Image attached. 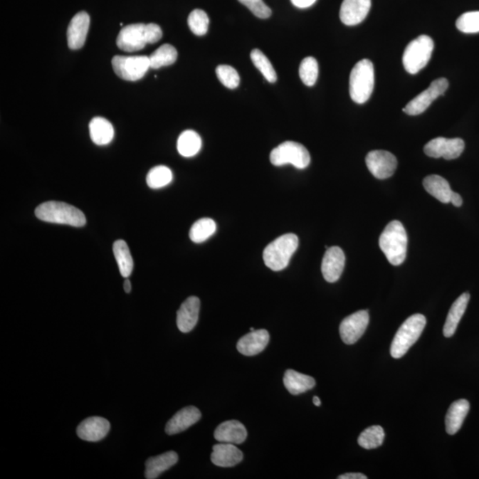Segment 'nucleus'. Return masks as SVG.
<instances>
[{
    "label": "nucleus",
    "mask_w": 479,
    "mask_h": 479,
    "mask_svg": "<svg viewBox=\"0 0 479 479\" xmlns=\"http://www.w3.org/2000/svg\"><path fill=\"white\" fill-rule=\"evenodd\" d=\"M295 6L298 9H307L316 2V0H291Z\"/></svg>",
    "instance_id": "a19ab883"
},
{
    "label": "nucleus",
    "mask_w": 479,
    "mask_h": 479,
    "mask_svg": "<svg viewBox=\"0 0 479 479\" xmlns=\"http://www.w3.org/2000/svg\"><path fill=\"white\" fill-rule=\"evenodd\" d=\"M381 251L392 265H401L406 257L408 235L401 222L394 221L386 226L379 239Z\"/></svg>",
    "instance_id": "7ed1b4c3"
},
{
    "label": "nucleus",
    "mask_w": 479,
    "mask_h": 479,
    "mask_svg": "<svg viewBox=\"0 0 479 479\" xmlns=\"http://www.w3.org/2000/svg\"><path fill=\"white\" fill-rule=\"evenodd\" d=\"M247 430L239 421L230 420L219 424L214 432V437L219 442L230 444H241L247 438Z\"/></svg>",
    "instance_id": "aec40b11"
},
{
    "label": "nucleus",
    "mask_w": 479,
    "mask_h": 479,
    "mask_svg": "<svg viewBox=\"0 0 479 479\" xmlns=\"http://www.w3.org/2000/svg\"><path fill=\"white\" fill-rule=\"evenodd\" d=\"M384 441V431L379 425H374L362 432L358 438V443L365 449H374L383 445Z\"/></svg>",
    "instance_id": "473e14b6"
},
{
    "label": "nucleus",
    "mask_w": 479,
    "mask_h": 479,
    "mask_svg": "<svg viewBox=\"0 0 479 479\" xmlns=\"http://www.w3.org/2000/svg\"><path fill=\"white\" fill-rule=\"evenodd\" d=\"M238 1L260 19H268L271 16V9L263 0H238Z\"/></svg>",
    "instance_id": "ea45409f"
},
{
    "label": "nucleus",
    "mask_w": 479,
    "mask_h": 479,
    "mask_svg": "<svg viewBox=\"0 0 479 479\" xmlns=\"http://www.w3.org/2000/svg\"><path fill=\"white\" fill-rule=\"evenodd\" d=\"M434 49V42L431 37L421 35L414 39L406 46L403 53V65L409 74L415 75L426 66Z\"/></svg>",
    "instance_id": "0eeeda50"
},
{
    "label": "nucleus",
    "mask_w": 479,
    "mask_h": 479,
    "mask_svg": "<svg viewBox=\"0 0 479 479\" xmlns=\"http://www.w3.org/2000/svg\"><path fill=\"white\" fill-rule=\"evenodd\" d=\"M110 430L109 421L102 417L93 416L83 421L78 425L77 433L83 441L97 442L105 438Z\"/></svg>",
    "instance_id": "dca6fc26"
},
{
    "label": "nucleus",
    "mask_w": 479,
    "mask_h": 479,
    "mask_svg": "<svg viewBox=\"0 0 479 479\" xmlns=\"http://www.w3.org/2000/svg\"><path fill=\"white\" fill-rule=\"evenodd\" d=\"M448 88V79L444 78L436 79L425 91L406 104L403 111L409 116H417L423 113L436 99L444 95Z\"/></svg>",
    "instance_id": "9d476101"
},
{
    "label": "nucleus",
    "mask_w": 479,
    "mask_h": 479,
    "mask_svg": "<svg viewBox=\"0 0 479 479\" xmlns=\"http://www.w3.org/2000/svg\"><path fill=\"white\" fill-rule=\"evenodd\" d=\"M36 217L42 221L53 224L68 225L82 228L86 224V218L83 211L70 204L61 201H46L36 209Z\"/></svg>",
    "instance_id": "f03ea898"
},
{
    "label": "nucleus",
    "mask_w": 479,
    "mask_h": 479,
    "mask_svg": "<svg viewBox=\"0 0 479 479\" xmlns=\"http://www.w3.org/2000/svg\"><path fill=\"white\" fill-rule=\"evenodd\" d=\"M371 0H344L340 9L342 23L354 26L362 23L369 13Z\"/></svg>",
    "instance_id": "f3484780"
},
{
    "label": "nucleus",
    "mask_w": 479,
    "mask_h": 479,
    "mask_svg": "<svg viewBox=\"0 0 479 479\" xmlns=\"http://www.w3.org/2000/svg\"><path fill=\"white\" fill-rule=\"evenodd\" d=\"M319 75V65L313 57H306L301 61L300 77L305 85H315Z\"/></svg>",
    "instance_id": "c9c22d12"
},
{
    "label": "nucleus",
    "mask_w": 479,
    "mask_h": 479,
    "mask_svg": "<svg viewBox=\"0 0 479 479\" xmlns=\"http://www.w3.org/2000/svg\"><path fill=\"white\" fill-rule=\"evenodd\" d=\"M426 325V318L423 315L410 316L399 327L392 341L391 354L392 358L401 359L419 339Z\"/></svg>",
    "instance_id": "39448f33"
},
{
    "label": "nucleus",
    "mask_w": 479,
    "mask_h": 479,
    "mask_svg": "<svg viewBox=\"0 0 479 479\" xmlns=\"http://www.w3.org/2000/svg\"><path fill=\"white\" fill-rule=\"evenodd\" d=\"M212 463L216 466L228 468L240 463L243 459V453L238 448L230 443L215 445L211 456Z\"/></svg>",
    "instance_id": "412c9836"
},
{
    "label": "nucleus",
    "mask_w": 479,
    "mask_h": 479,
    "mask_svg": "<svg viewBox=\"0 0 479 479\" xmlns=\"http://www.w3.org/2000/svg\"><path fill=\"white\" fill-rule=\"evenodd\" d=\"M298 247V237L294 233L280 236L265 248L263 258L265 265L273 271H282L289 265L290 258Z\"/></svg>",
    "instance_id": "20e7f679"
},
{
    "label": "nucleus",
    "mask_w": 479,
    "mask_h": 479,
    "mask_svg": "<svg viewBox=\"0 0 479 479\" xmlns=\"http://www.w3.org/2000/svg\"><path fill=\"white\" fill-rule=\"evenodd\" d=\"M112 66L115 73L126 81L140 80L151 68L147 56H115Z\"/></svg>",
    "instance_id": "1a4fd4ad"
},
{
    "label": "nucleus",
    "mask_w": 479,
    "mask_h": 479,
    "mask_svg": "<svg viewBox=\"0 0 479 479\" xmlns=\"http://www.w3.org/2000/svg\"><path fill=\"white\" fill-rule=\"evenodd\" d=\"M425 190L443 204H449L453 191L448 180L438 175L427 176L423 179Z\"/></svg>",
    "instance_id": "cd10ccee"
},
{
    "label": "nucleus",
    "mask_w": 479,
    "mask_h": 479,
    "mask_svg": "<svg viewBox=\"0 0 479 479\" xmlns=\"http://www.w3.org/2000/svg\"><path fill=\"white\" fill-rule=\"evenodd\" d=\"M269 333L265 330L251 331L237 343V350L246 356H254L265 350L269 343Z\"/></svg>",
    "instance_id": "6ab92c4d"
},
{
    "label": "nucleus",
    "mask_w": 479,
    "mask_h": 479,
    "mask_svg": "<svg viewBox=\"0 0 479 479\" xmlns=\"http://www.w3.org/2000/svg\"><path fill=\"white\" fill-rule=\"evenodd\" d=\"M345 265V256L341 248L334 246L327 248L322 264L324 279L333 283L340 279Z\"/></svg>",
    "instance_id": "4468645a"
},
{
    "label": "nucleus",
    "mask_w": 479,
    "mask_h": 479,
    "mask_svg": "<svg viewBox=\"0 0 479 479\" xmlns=\"http://www.w3.org/2000/svg\"><path fill=\"white\" fill-rule=\"evenodd\" d=\"M339 479H367V477L362 473H347L338 477Z\"/></svg>",
    "instance_id": "37998d69"
},
{
    "label": "nucleus",
    "mask_w": 479,
    "mask_h": 479,
    "mask_svg": "<svg viewBox=\"0 0 479 479\" xmlns=\"http://www.w3.org/2000/svg\"><path fill=\"white\" fill-rule=\"evenodd\" d=\"M366 164L374 177L385 179L394 174L398 161L394 154L388 151L374 150L367 154Z\"/></svg>",
    "instance_id": "f8f14e48"
},
{
    "label": "nucleus",
    "mask_w": 479,
    "mask_h": 479,
    "mask_svg": "<svg viewBox=\"0 0 479 479\" xmlns=\"http://www.w3.org/2000/svg\"><path fill=\"white\" fill-rule=\"evenodd\" d=\"M270 161L275 167L290 164L298 169H305L311 162V157L302 144L285 142L272 151Z\"/></svg>",
    "instance_id": "6e6552de"
},
{
    "label": "nucleus",
    "mask_w": 479,
    "mask_h": 479,
    "mask_svg": "<svg viewBox=\"0 0 479 479\" xmlns=\"http://www.w3.org/2000/svg\"><path fill=\"white\" fill-rule=\"evenodd\" d=\"M374 70L372 61L364 59L355 65L350 75V95L352 100L363 104L374 91Z\"/></svg>",
    "instance_id": "423d86ee"
},
{
    "label": "nucleus",
    "mask_w": 479,
    "mask_h": 479,
    "mask_svg": "<svg viewBox=\"0 0 479 479\" xmlns=\"http://www.w3.org/2000/svg\"><path fill=\"white\" fill-rule=\"evenodd\" d=\"M90 136L93 143L105 146L112 142L114 128L110 121L103 117H95L89 125Z\"/></svg>",
    "instance_id": "bb28decb"
},
{
    "label": "nucleus",
    "mask_w": 479,
    "mask_h": 479,
    "mask_svg": "<svg viewBox=\"0 0 479 479\" xmlns=\"http://www.w3.org/2000/svg\"><path fill=\"white\" fill-rule=\"evenodd\" d=\"M254 330H255L254 327H251V331H254Z\"/></svg>",
    "instance_id": "49530a36"
},
{
    "label": "nucleus",
    "mask_w": 479,
    "mask_h": 479,
    "mask_svg": "<svg viewBox=\"0 0 479 479\" xmlns=\"http://www.w3.org/2000/svg\"><path fill=\"white\" fill-rule=\"evenodd\" d=\"M470 408V402L466 399H459L450 406L446 416V431L449 435H455L460 431Z\"/></svg>",
    "instance_id": "5701e85b"
},
{
    "label": "nucleus",
    "mask_w": 479,
    "mask_h": 479,
    "mask_svg": "<svg viewBox=\"0 0 479 479\" xmlns=\"http://www.w3.org/2000/svg\"><path fill=\"white\" fill-rule=\"evenodd\" d=\"M178 151L184 157H192L199 152L201 147V139L194 131L187 130L179 135Z\"/></svg>",
    "instance_id": "c756f323"
},
{
    "label": "nucleus",
    "mask_w": 479,
    "mask_h": 479,
    "mask_svg": "<svg viewBox=\"0 0 479 479\" xmlns=\"http://www.w3.org/2000/svg\"><path fill=\"white\" fill-rule=\"evenodd\" d=\"M251 58L255 67L261 72L262 75L269 83L277 81V75L269 59L259 49H254L251 53Z\"/></svg>",
    "instance_id": "f704fd0d"
},
{
    "label": "nucleus",
    "mask_w": 479,
    "mask_h": 479,
    "mask_svg": "<svg viewBox=\"0 0 479 479\" xmlns=\"http://www.w3.org/2000/svg\"><path fill=\"white\" fill-rule=\"evenodd\" d=\"M216 74L223 85L229 89H236L240 85V75L235 68L228 65H219L216 68Z\"/></svg>",
    "instance_id": "4c0bfd02"
},
{
    "label": "nucleus",
    "mask_w": 479,
    "mask_h": 479,
    "mask_svg": "<svg viewBox=\"0 0 479 479\" xmlns=\"http://www.w3.org/2000/svg\"><path fill=\"white\" fill-rule=\"evenodd\" d=\"M174 175L170 168L159 165L151 169L147 176V186L150 189H158L169 185L172 181Z\"/></svg>",
    "instance_id": "72a5a7b5"
},
{
    "label": "nucleus",
    "mask_w": 479,
    "mask_h": 479,
    "mask_svg": "<svg viewBox=\"0 0 479 479\" xmlns=\"http://www.w3.org/2000/svg\"><path fill=\"white\" fill-rule=\"evenodd\" d=\"M124 290L126 293H130L132 291V283L128 278H126L124 283Z\"/></svg>",
    "instance_id": "c03bdc74"
},
{
    "label": "nucleus",
    "mask_w": 479,
    "mask_h": 479,
    "mask_svg": "<svg viewBox=\"0 0 479 479\" xmlns=\"http://www.w3.org/2000/svg\"><path fill=\"white\" fill-rule=\"evenodd\" d=\"M456 27L463 33L473 34L479 32V11L462 14L456 21Z\"/></svg>",
    "instance_id": "58836bf2"
},
{
    "label": "nucleus",
    "mask_w": 479,
    "mask_h": 479,
    "mask_svg": "<svg viewBox=\"0 0 479 479\" xmlns=\"http://www.w3.org/2000/svg\"><path fill=\"white\" fill-rule=\"evenodd\" d=\"M464 147L465 143L462 139H446L438 137L425 145L424 153L430 157H443L446 160H453L463 154Z\"/></svg>",
    "instance_id": "9b49d317"
},
{
    "label": "nucleus",
    "mask_w": 479,
    "mask_h": 479,
    "mask_svg": "<svg viewBox=\"0 0 479 479\" xmlns=\"http://www.w3.org/2000/svg\"><path fill=\"white\" fill-rule=\"evenodd\" d=\"M470 294L463 293L457 298L455 302L450 308L448 317L443 330V333L446 337H451L455 335L460 320H462L464 312H465L468 304L470 301Z\"/></svg>",
    "instance_id": "b1692460"
},
{
    "label": "nucleus",
    "mask_w": 479,
    "mask_h": 479,
    "mask_svg": "<svg viewBox=\"0 0 479 479\" xmlns=\"http://www.w3.org/2000/svg\"><path fill=\"white\" fill-rule=\"evenodd\" d=\"M369 323V312L365 310L347 317L340 324L339 332L342 340L347 344H355L365 333Z\"/></svg>",
    "instance_id": "ddd939ff"
},
{
    "label": "nucleus",
    "mask_w": 479,
    "mask_h": 479,
    "mask_svg": "<svg viewBox=\"0 0 479 479\" xmlns=\"http://www.w3.org/2000/svg\"><path fill=\"white\" fill-rule=\"evenodd\" d=\"M115 258L120 268L121 275L128 278L133 270V259L127 243L124 240H117L113 244Z\"/></svg>",
    "instance_id": "c85d7f7f"
},
{
    "label": "nucleus",
    "mask_w": 479,
    "mask_h": 479,
    "mask_svg": "<svg viewBox=\"0 0 479 479\" xmlns=\"http://www.w3.org/2000/svg\"><path fill=\"white\" fill-rule=\"evenodd\" d=\"M90 27V16L85 11L72 18L68 25L67 37L70 49H80L84 46Z\"/></svg>",
    "instance_id": "2eb2a0df"
},
{
    "label": "nucleus",
    "mask_w": 479,
    "mask_h": 479,
    "mask_svg": "<svg viewBox=\"0 0 479 479\" xmlns=\"http://www.w3.org/2000/svg\"><path fill=\"white\" fill-rule=\"evenodd\" d=\"M178 58L177 50L172 45H163L149 56L150 67L157 70L164 66H170Z\"/></svg>",
    "instance_id": "2f4dec72"
},
{
    "label": "nucleus",
    "mask_w": 479,
    "mask_h": 479,
    "mask_svg": "<svg viewBox=\"0 0 479 479\" xmlns=\"http://www.w3.org/2000/svg\"><path fill=\"white\" fill-rule=\"evenodd\" d=\"M217 225L214 219L204 218L197 221L190 229L189 237L191 241L196 243H201L214 236Z\"/></svg>",
    "instance_id": "7c9ffc66"
},
{
    "label": "nucleus",
    "mask_w": 479,
    "mask_h": 479,
    "mask_svg": "<svg viewBox=\"0 0 479 479\" xmlns=\"http://www.w3.org/2000/svg\"><path fill=\"white\" fill-rule=\"evenodd\" d=\"M312 401H313V404H315L316 406H320V405H322V402H320V399L318 397H316V396H315V397H313Z\"/></svg>",
    "instance_id": "a18cd8bd"
},
{
    "label": "nucleus",
    "mask_w": 479,
    "mask_h": 479,
    "mask_svg": "<svg viewBox=\"0 0 479 479\" xmlns=\"http://www.w3.org/2000/svg\"><path fill=\"white\" fill-rule=\"evenodd\" d=\"M179 456L177 453L170 451L162 455L151 457L146 462L145 477L147 479H156L164 471L171 469L178 463Z\"/></svg>",
    "instance_id": "393cba45"
},
{
    "label": "nucleus",
    "mask_w": 479,
    "mask_h": 479,
    "mask_svg": "<svg viewBox=\"0 0 479 479\" xmlns=\"http://www.w3.org/2000/svg\"><path fill=\"white\" fill-rule=\"evenodd\" d=\"M283 383L293 395H300L311 390L315 386L316 381L312 377L289 369L284 374Z\"/></svg>",
    "instance_id": "a878e982"
},
{
    "label": "nucleus",
    "mask_w": 479,
    "mask_h": 479,
    "mask_svg": "<svg viewBox=\"0 0 479 479\" xmlns=\"http://www.w3.org/2000/svg\"><path fill=\"white\" fill-rule=\"evenodd\" d=\"M201 414L196 406H190L179 410L172 419L168 421L165 431L169 435L178 434L187 430L201 419Z\"/></svg>",
    "instance_id": "4be33fe9"
},
{
    "label": "nucleus",
    "mask_w": 479,
    "mask_h": 479,
    "mask_svg": "<svg viewBox=\"0 0 479 479\" xmlns=\"http://www.w3.org/2000/svg\"><path fill=\"white\" fill-rule=\"evenodd\" d=\"M201 302L196 297L186 298L177 312V325L182 333H189L196 326L199 319Z\"/></svg>",
    "instance_id": "a211bd4d"
},
{
    "label": "nucleus",
    "mask_w": 479,
    "mask_h": 479,
    "mask_svg": "<svg viewBox=\"0 0 479 479\" xmlns=\"http://www.w3.org/2000/svg\"><path fill=\"white\" fill-rule=\"evenodd\" d=\"M450 203H452L455 205L456 207H460L463 205L462 196L459 194L453 192L451 194V198H450Z\"/></svg>",
    "instance_id": "79ce46f5"
},
{
    "label": "nucleus",
    "mask_w": 479,
    "mask_h": 479,
    "mask_svg": "<svg viewBox=\"0 0 479 479\" xmlns=\"http://www.w3.org/2000/svg\"><path fill=\"white\" fill-rule=\"evenodd\" d=\"M163 37L161 28L156 23L130 24L122 28L117 36V45L122 51H140L147 44H154Z\"/></svg>",
    "instance_id": "f257e3e1"
},
{
    "label": "nucleus",
    "mask_w": 479,
    "mask_h": 479,
    "mask_svg": "<svg viewBox=\"0 0 479 479\" xmlns=\"http://www.w3.org/2000/svg\"><path fill=\"white\" fill-rule=\"evenodd\" d=\"M187 23L194 35L204 36L207 33L210 19L204 10L196 9L189 14Z\"/></svg>",
    "instance_id": "e433bc0d"
}]
</instances>
